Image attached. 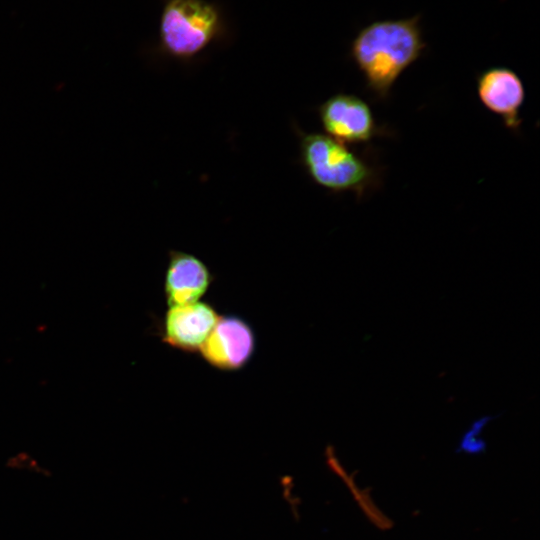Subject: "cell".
<instances>
[{"mask_svg":"<svg viewBox=\"0 0 540 540\" xmlns=\"http://www.w3.org/2000/svg\"><path fill=\"white\" fill-rule=\"evenodd\" d=\"M427 48L421 15L375 20L360 28L349 47V57L362 73L367 89L377 99L388 98L400 75Z\"/></svg>","mask_w":540,"mask_h":540,"instance_id":"6da1fadb","label":"cell"},{"mask_svg":"<svg viewBox=\"0 0 540 540\" xmlns=\"http://www.w3.org/2000/svg\"><path fill=\"white\" fill-rule=\"evenodd\" d=\"M300 159L309 177L334 193L359 197L377 180V172L345 144L320 133L299 132Z\"/></svg>","mask_w":540,"mask_h":540,"instance_id":"7a4b0ae2","label":"cell"},{"mask_svg":"<svg viewBox=\"0 0 540 540\" xmlns=\"http://www.w3.org/2000/svg\"><path fill=\"white\" fill-rule=\"evenodd\" d=\"M223 30L218 8L206 0H166L159 20V46L170 57L189 60Z\"/></svg>","mask_w":540,"mask_h":540,"instance_id":"3957f363","label":"cell"},{"mask_svg":"<svg viewBox=\"0 0 540 540\" xmlns=\"http://www.w3.org/2000/svg\"><path fill=\"white\" fill-rule=\"evenodd\" d=\"M318 115L328 136L345 145L366 143L379 134L369 105L352 94L331 96L318 107Z\"/></svg>","mask_w":540,"mask_h":540,"instance_id":"277c9868","label":"cell"},{"mask_svg":"<svg viewBox=\"0 0 540 540\" xmlns=\"http://www.w3.org/2000/svg\"><path fill=\"white\" fill-rule=\"evenodd\" d=\"M255 336L251 326L237 316H220L200 349L203 359L211 366L234 371L242 368L252 357Z\"/></svg>","mask_w":540,"mask_h":540,"instance_id":"5b68a950","label":"cell"},{"mask_svg":"<svg viewBox=\"0 0 540 540\" xmlns=\"http://www.w3.org/2000/svg\"><path fill=\"white\" fill-rule=\"evenodd\" d=\"M219 317L212 305L202 301L169 306L161 324L162 340L184 352L200 351Z\"/></svg>","mask_w":540,"mask_h":540,"instance_id":"8992f818","label":"cell"},{"mask_svg":"<svg viewBox=\"0 0 540 540\" xmlns=\"http://www.w3.org/2000/svg\"><path fill=\"white\" fill-rule=\"evenodd\" d=\"M477 94L486 109L500 116L505 126L517 131L525 88L518 74L508 67H490L477 75Z\"/></svg>","mask_w":540,"mask_h":540,"instance_id":"52a82bcc","label":"cell"},{"mask_svg":"<svg viewBox=\"0 0 540 540\" xmlns=\"http://www.w3.org/2000/svg\"><path fill=\"white\" fill-rule=\"evenodd\" d=\"M213 281L208 266L197 256L170 250L164 278V293L169 306L200 301Z\"/></svg>","mask_w":540,"mask_h":540,"instance_id":"ba28073f","label":"cell"},{"mask_svg":"<svg viewBox=\"0 0 540 540\" xmlns=\"http://www.w3.org/2000/svg\"><path fill=\"white\" fill-rule=\"evenodd\" d=\"M500 414L491 416L485 415L474 420L470 427L462 434L455 453H465L468 455H481L487 448L486 441L481 437L484 427Z\"/></svg>","mask_w":540,"mask_h":540,"instance_id":"9c48e42d","label":"cell"},{"mask_svg":"<svg viewBox=\"0 0 540 540\" xmlns=\"http://www.w3.org/2000/svg\"><path fill=\"white\" fill-rule=\"evenodd\" d=\"M6 467L37 475L47 474V469L36 458L26 452H19L10 456L6 461Z\"/></svg>","mask_w":540,"mask_h":540,"instance_id":"30bf717a","label":"cell"}]
</instances>
